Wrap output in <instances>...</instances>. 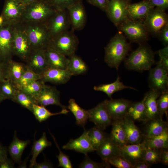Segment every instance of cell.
<instances>
[{
    "label": "cell",
    "mask_w": 168,
    "mask_h": 168,
    "mask_svg": "<svg viewBox=\"0 0 168 168\" xmlns=\"http://www.w3.org/2000/svg\"><path fill=\"white\" fill-rule=\"evenodd\" d=\"M103 131L96 126L88 130V134L94 151L98 149L107 136Z\"/></svg>",
    "instance_id": "38"
},
{
    "label": "cell",
    "mask_w": 168,
    "mask_h": 168,
    "mask_svg": "<svg viewBox=\"0 0 168 168\" xmlns=\"http://www.w3.org/2000/svg\"><path fill=\"white\" fill-rule=\"evenodd\" d=\"M69 112V111L66 109H62V110L59 112L52 113L47 109L45 106L35 104L33 106L32 112L36 119L40 122H42L46 120L52 116L60 114H66Z\"/></svg>",
    "instance_id": "37"
},
{
    "label": "cell",
    "mask_w": 168,
    "mask_h": 168,
    "mask_svg": "<svg viewBox=\"0 0 168 168\" xmlns=\"http://www.w3.org/2000/svg\"><path fill=\"white\" fill-rule=\"evenodd\" d=\"M84 160L80 165L79 167L81 168H110V165L107 162L103 161L101 163L97 162L91 160L87 156L85 155Z\"/></svg>",
    "instance_id": "46"
},
{
    "label": "cell",
    "mask_w": 168,
    "mask_h": 168,
    "mask_svg": "<svg viewBox=\"0 0 168 168\" xmlns=\"http://www.w3.org/2000/svg\"><path fill=\"white\" fill-rule=\"evenodd\" d=\"M155 54L150 47L146 43L140 44L125 58L124 66L130 70L139 72L149 70L155 63Z\"/></svg>",
    "instance_id": "2"
},
{
    "label": "cell",
    "mask_w": 168,
    "mask_h": 168,
    "mask_svg": "<svg viewBox=\"0 0 168 168\" xmlns=\"http://www.w3.org/2000/svg\"><path fill=\"white\" fill-rule=\"evenodd\" d=\"M160 149L146 148L141 160L152 165L160 162Z\"/></svg>",
    "instance_id": "42"
},
{
    "label": "cell",
    "mask_w": 168,
    "mask_h": 168,
    "mask_svg": "<svg viewBox=\"0 0 168 168\" xmlns=\"http://www.w3.org/2000/svg\"><path fill=\"white\" fill-rule=\"evenodd\" d=\"M102 102L113 121L122 119L125 117L128 109L132 102L124 99L111 98Z\"/></svg>",
    "instance_id": "17"
},
{
    "label": "cell",
    "mask_w": 168,
    "mask_h": 168,
    "mask_svg": "<svg viewBox=\"0 0 168 168\" xmlns=\"http://www.w3.org/2000/svg\"><path fill=\"white\" fill-rule=\"evenodd\" d=\"M59 96L60 92L55 87L45 85L33 98L36 104L45 107L50 105H55L60 106L62 109L67 108V106L61 103Z\"/></svg>",
    "instance_id": "13"
},
{
    "label": "cell",
    "mask_w": 168,
    "mask_h": 168,
    "mask_svg": "<svg viewBox=\"0 0 168 168\" xmlns=\"http://www.w3.org/2000/svg\"><path fill=\"white\" fill-rule=\"evenodd\" d=\"M45 82L40 79L34 81L19 89L32 97L38 94L44 86Z\"/></svg>",
    "instance_id": "43"
},
{
    "label": "cell",
    "mask_w": 168,
    "mask_h": 168,
    "mask_svg": "<svg viewBox=\"0 0 168 168\" xmlns=\"http://www.w3.org/2000/svg\"><path fill=\"white\" fill-rule=\"evenodd\" d=\"M26 62L27 68L40 76L49 68L45 49H32Z\"/></svg>",
    "instance_id": "16"
},
{
    "label": "cell",
    "mask_w": 168,
    "mask_h": 168,
    "mask_svg": "<svg viewBox=\"0 0 168 168\" xmlns=\"http://www.w3.org/2000/svg\"><path fill=\"white\" fill-rule=\"evenodd\" d=\"M120 155L124 157L133 165L136 161L142 159L146 148L144 144L141 142L128 144L119 147Z\"/></svg>",
    "instance_id": "22"
},
{
    "label": "cell",
    "mask_w": 168,
    "mask_h": 168,
    "mask_svg": "<svg viewBox=\"0 0 168 168\" xmlns=\"http://www.w3.org/2000/svg\"><path fill=\"white\" fill-rule=\"evenodd\" d=\"M30 143L29 140H22L18 138L16 131H15L13 140L8 147L9 153L14 162L19 164L21 162L23 151Z\"/></svg>",
    "instance_id": "28"
},
{
    "label": "cell",
    "mask_w": 168,
    "mask_h": 168,
    "mask_svg": "<svg viewBox=\"0 0 168 168\" xmlns=\"http://www.w3.org/2000/svg\"><path fill=\"white\" fill-rule=\"evenodd\" d=\"M142 142L146 148H168V129L159 135L144 138Z\"/></svg>",
    "instance_id": "32"
},
{
    "label": "cell",
    "mask_w": 168,
    "mask_h": 168,
    "mask_svg": "<svg viewBox=\"0 0 168 168\" xmlns=\"http://www.w3.org/2000/svg\"><path fill=\"white\" fill-rule=\"evenodd\" d=\"M131 49L130 44L127 42L123 33L119 31L110 39L105 48V62L109 67L118 70Z\"/></svg>",
    "instance_id": "1"
},
{
    "label": "cell",
    "mask_w": 168,
    "mask_h": 168,
    "mask_svg": "<svg viewBox=\"0 0 168 168\" xmlns=\"http://www.w3.org/2000/svg\"><path fill=\"white\" fill-rule=\"evenodd\" d=\"M14 167V162L7 157L0 162V168H12Z\"/></svg>",
    "instance_id": "53"
},
{
    "label": "cell",
    "mask_w": 168,
    "mask_h": 168,
    "mask_svg": "<svg viewBox=\"0 0 168 168\" xmlns=\"http://www.w3.org/2000/svg\"><path fill=\"white\" fill-rule=\"evenodd\" d=\"M48 0L26 5L21 22H45L57 11Z\"/></svg>",
    "instance_id": "4"
},
{
    "label": "cell",
    "mask_w": 168,
    "mask_h": 168,
    "mask_svg": "<svg viewBox=\"0 0 168 168\" xmlns=\"http://www.w3.org/2000/svg\"><path fill=\"white\" fill-rule=\"evenodd\" d=\"M51 142L47 138L46 133L43 132L41 137L38 140H34L31 149L32 158L30 161V168H33L39 154L46 147H50Z\"/></svg>",
    "instance_id": "35"
},
{
    "label": "cell",
    "mask_w": 168,
    "mask_h": 168,
    "mask_svg": "<svg viewBox=\"0 0 168 168\" xmlns=\"http://www.w3.org/2000/svg\"><path fill=\"white\" fill-rule=\"evenodd\" d=\"M64 10H57L45 22L51 38L66 31L68 21Z\"/></svg>",
    "instance_id": "15"
},
{
    "label": "cell",
    "mask_w": 168,
    "mask_h": 168,
    "mask_svg": "<svg viewBox=\"0 0 168 168\" xmlns=\"http://www.w3.org/2000/svg\"><path fill=\"white\" fill-rule=\"evenodd\" d=\"M87 111L88 119L101 129L104 130L112 124L113 120L103 102Z\"/></svg>",
    "instance_id": "14"
},
{
    "label": "cell",
    "mask_w": 168,
    "mask_h": 168,
    "mask_svg": "<svg viewBox=\"0 0 168 168\" xmlns=\"http://www.w3.org/2000/svg\"><path fill=\"white\" fill-rule=\"evenodd\" d=\"M67 108L74 116L77 125L84 127L88 119L87 110L79 106L73 99H70L68 101Z\"/></svg>",
    "instance_id": "34"
},
{
    "label": "cell",
    "mask_w": 168,
    "mask_h": 168,
    "mask_svg": "<svg viewBox=\"0 0 168 168\" xmlns=\"http://www.w3.org/2000/svg\"><path fill=\"white\" fill-rule=\"evenodd\" d=\"M153 8L150 5L147 0H143L133 4L129 3L127 7L128 18L133 20H141L145 19Z\"/></svg>",
    "instance_id": "23"
},
{
    "label": "cell",
    "mask_w": 168,
    "mask_h": 168,
    "mask_svg": "<svg viewBox=\"0 0 168 168\" xmlns=\"http://www.w3.org/2000/svg\"><path fill=\"white\" fill-rule=\"evenodd\" d=\"M89 2L102 10L105 11L109 0H88Z\"/></svg>",
    "instance_id": "51"
},
{
    "label": "cell",
    "mask_w": 168,
    "mask_h": 168,
    "mask_svg": "<svg viewBox=\"0 0 168 168\" xmlns=\"http://www.w3.org/2000/svg\"><path fill=\"white\" fill-rule=\"evenodd\" d=\"M47 62L49 68L67 69L69 58L50 46L45 49Z\"/></svg>",
    "instance_id": "21"
},
{
    "label": "cell",
    "mask_w": 168,
    "mask_h": 168,
    "mask_svg": "<svg viewBox=\"0 0 168 168\" xmlns=\"http://www.w3.org/2000/svg\"><path fill=\"white\" fill-rule=\"evenodd\" d=\"M26 5L41 0H21Z\"/></svg>",
    "instance_id": "60"
},
{
    "label": "cell",
    "mask_w": 168,
    "mask_h": 168,
    "mask_svg": "<svg viewBox=\"0 0 168 168\" xmlns=\"http://www.w3.org/2000/svg\"><path fill=\"white\" fill-rule=\"evenodd\" d=\"M156 64L155 67L149 70V87L150 89L161 94L168 91V71L163 66L160 60Z\"/></svg>",
    "instance_id": "9"
},
{
    "label": "cell",
    "mask_w": 168,
    "mask_h": 168,
    "mask_svg": "<svg viewBox=\"0 0 168 168\" xmlns=\"http://www.w3.org/2000/svg\"><path fill=\"white\" fill-rule=\"evenodd\" d=\"M168 148H161L160 149V162L163 164L168 165Z\"/></svg>",
    "instance_id": "52"
},
{
    "label": "cell",
    "mask_w": 168,
    "mask_h": 168,
    "mask_svg": "<svg viewBox=\"0 0 168 168\" xmlns=\"http://www.w3.org/2000/svg\"><path fill=\"white\" fill-rule=\"evenodd\" d=\"M107 162L110 165L117 168H133L131 163L121 155L112 158Z\"/></svg>",
    "instance_id": "47"
},
{
    "label": "cell",
    "mask_w": 168,
    "mask_h": 168,
    "mask_svg": "<svg viewBox=\"0 0 168 168\" xmlns=\"http://www.w3.org/2000/svg\"><path fill=\"white\" fill-rule=\"evenodd\" d=\"M129 89L136 90L133 87L125 85L120 81V78L118 76L116 80L113 82L109 84H102L94 86V89L97 91H100L105 93L110 99L113 94L115 92L125 89Z\"/></svg>",
    "instance_id": "33"
},
{
    "label": "cell",
    "mask_w": 168,
    "mask_h": 168,
    "mask_svg": "<svg viewBox=\"0 0 168 168\" xmlns=\"http://www.w3.org/2000/svg\"><path fill=\"white\" fill-rule=\"evenodd\" d=\"M5 100V99L4 97H3V96H2L0 91V104L2 101Z\"/></svg>",
    "instance_id": "62"
},
{
    "label": "cell",
    "mask_w": 168,
    "mask_h": 168,
    "mask_svg": "<svg viewBox=\"0 0 168 168\" xmlns=\"http://www.w3.org/2000/svg\"><path fill=\"white\" fill-rule=\"evenodd\" d=\"M157 36L165 46L168 45V25L164 27L159 32Z\"/></svg>",
    "instance_id": "50"
},
{
    "label": "cell",
    "mask_w": 168,
    "mask_h": 168,
    "mask_svg": "<svg viewBox=\"0 0 168 168\" xmlns=\"http://www.w3.org/2000/svg\"><path fill=\"white\" fill-rule=\"evenodd\" d=\"M127 0L128 2V3H130V2H131V0Z\"/></svg>",
    "instance_id": "63"
},
{
    "label": "cell",
    "mask_w": 168,
    "mask_h": 168,
    "mask_svg": "<svg viewBox=\"0 0 168 168\" xmlns=\"http://www.w3.org/2000/svg\"><path fill=\"white\" fill-rule=\"evenodd\" d=\"M12 101L19 104L31 112L34 105L36 104L33 97L22 90L18 89Z\"/></svg>",
    "instance_id": "39"
},
{
    "label": "cell",
    "mask_w": 168,
    "mask_h": 168,
    "mask_svg": "<svg viewBox=\"0 0 168 168\" xmlns=\"http://www.w3.org/2000/svg\"><path fill=\"white\" fill-rule=\"evenodd\" d=\"M6 22L3 16L1 14L0 15V27L2 26Z\"/></svg>",
    "instance_id": "61"
},
{
    "label": "cell",
    "mask_w": 168,
    "mask_h": 168,
    "mask_svg": "<svg viewBox=\"0 0 168 168\" xmlns=\"http://www.w3.org/2000/svg\"><path fill=\"white\" fill-rule=\"evenodd\" d=\"M50 133L59 151L58 155L57 156L59 162L58 166L63 168H72V166L69 156L61 151L54 136L50 132Z\"/></svg>",
    "instance_id": "45"
},
{
    "label": "cell",
    "mask_w": 168,
    "mask_h": 168,
    "mask_svg": "<svg viewBox=\"0 0 168 168\" xmlns=\"http://www.w3.org/2000/svg\"><path fill=\"white\" fill-rule=\"evenodd\" d=\"M32 50L28 37L20 22L14 25L13 37L14 54L26 62Z\"/></svg>",
    "instance_id": "7"
},
{
    "label": "cell",
    "mask_w": 168,
    "mask_h": 168,
    "mask_svg": "<svg viewBox=\"0 0 168 168\" xmlns=\"http://www.w3.org/2000/svg\"><path fill=\"white\" fill-rule=\"evenodd\" d=\"M14 25L5 22L0 27V64H5L12 59L14 55L13 51Z\"/></svg>",
    "instance_id": "6"
},
{
    "label": "cell",
    "mask_w": 168,
    "mask_h": 168,
    "mask_svg": "<svg viewBox=\"0 0 168 168\" xmlns=\"http://www.w3.org/2000/svg\"><path fill=\"white\" fill-rule=\"evenodd\" d=\"M112 130L109 137L112 141L119 147L128 144L121 119L113 120Z\"/></svg>",
    "instance_id": "31"
},
{
    "label": "cell",
    "mask_w": 168,
    "mask_h": 168,
    "mask_svg": "<svg viewBox=\"0 0 168 168\" xmlns=\"http://www.w3.org/2000/svg\"><path fill=\"white\" fill-rule=\"evenodd\" d=\"M76 37L67 31L51 38L49 46L66 56L75 54L77 46Z\"/></svg>",
    "instance_id": "8"
},
{
    "label": "cell",
    "mask_w": 168,
    "mask_h": 168,
    "mask_svg": "<svg viewBox=\"0 0 168 168\" xmlns=\"http://www.w3.org/2000/svg\"><path fill=\"white\" fill-rule=\"evenodd\" d=\"M5 79V64L0 63V82Z\"/></svg>",
    "instance_id": "58"
},
{
    "label": "cell",
    "mask_w": 168,
    "mask_h": 168,
    "mask_svg": "<svg viewBox=\"0 0 168 168\" xmlns=\"http://www.w3.org/2000/svg\"><path fill=\"white\" fill-rule=\"evenodd\" d=\"M152 165L142 160H139L136 161L133 165V168H148Z\"/></svg>",
    "instance_id": "54"
},
{
    "label": "cell",
    "mask_w": 168,
    "mask_h": 168,
    "mask_svg": "<svg viewBox=\"0 0 168 168\" xmlns=\"http://www.w3.org/2000/svg\"><path fill=\"white\" fill-rule=\"evenodd\" d=\"M57 10H64L77 2V0H48Z\"/></svg>",
    "instance_id": "48"
},
{
    "label": "cell",
    "mask_w": 168,
    "mask_h": 168,
    "mask_svg": "<svg viewBox=\"0 0 168 168\" xmlns=\"http://www.w3.org/2000/svg\"><path fill=\"white\" fill-rule=\"evenodd\" d=\"M160 58L168 57V45L165 46L164 48L159 50L157 52Z\"/></svg>",
    "instance_id": "57"
},
{
    "label": "cell",
    "mask_w": 168,
    "mask_h": 168,
    "mask_svg": "<svg viewBox=\"0 0 168 168\" xmlns=\"http://www.w3.org/2000/svg\"><path fill=\"white\" fill-rule=\"evenodd\" d=\"M40 75L27 68L19 80L14 85L17 89H19L34 81L40 79Z\"/></svg>",
    "instance_id": "41"
},
{
    "label": "cell",
    "mask_w": 168,
    "mask_h": 168,
    "mask_svg": "<svg viewBox=\"0 0 168 168\" xmlns=\"http://www.w3.org/2000/svg\"><path fill=\"white\" fill-rule=\"evenodd\" d=\"M145 123V133L143 134L144 138L159 135L168 129L167 123L160 117L149 120Z\"/></svg>",
    "instance_id": "29"
},
{
    "label": "cell",
    "mask_w": 168,
    "mask_h": 168,
    "mask_svg": "<svg viewBox=\"0 0 168 168\" xmlns=\"http://www.w3.org/2000/svg\"><path fill=\"white\" fill-rule=\"evenodd\" d=\"M7 149L0 143V162L7 157Z\"/></svg>",
    "instance_id": "56"
},
{
    "label": "cell",
    "mask_w": 168,
    "mask_h": 168,
    "mask_svg": "<svg viewBox=\"0 0 168 168\" xmlns=\"http://www.w3.org/2000/svg\"><path fill=\"white\" fill-rule=\"evenodd\" d=\"M20 23L28 37L32 50L45 49L49 46L51 37L45 22Z\"/></svg>",
    "instance_id": "3"
},
{
    "label": "cell",
    "mask_w": 168,
    "mask_h": 168,
    "mask_svg": "<svg viewBox=\"0 0 168 168\" xmlns=\"http://www.w3.org/2000/svg\"><path fill=\"white\" fill-rule=\"evenodd\" d=\"M17 90L14 83L9 80L5 79L0 82V91L5 100L12 101Z\"/></svg>",
    "instance_id": "40"
},
{
    "label": "cell",
    "mask_w": 168,
    "mask_h": 168,
    "mask_svg": "<svg viewBox=\"0 0 168 168\" xmlns=\"http://www.w3.org/2000/svg\"><path fill=\"white\" fill-rule=\"evenodd\" d=\"M70 19L74 29L79 30L84 26L86 21L85 12L82 3L77 2L67 8Z\"/></svg>",
    "instance_id": "24"
},
{
    "label": "cell",
    "mask_w": 168,
    "mask_h": 168,
    "mask_svg": "<svg viewBox=\"0 0 168 168\" xmlns=\"http://www.w3.org/2000/svg\"><path fill=\"white\" fill-rule=\"evenodd\" d=\"M118 28L132 42L140 45L145 43L149 38V34L141 20L128 18L122 22Z\"/></svg>",
    "instance_id": "5"
},
{
    "label": "cell",
    "mask_w": 168,
    "mask_h": 168,
    "mask_svg": "<svg viewBox=\"0 0 168 168\" xmlns=\"http://www.w3.org/2000/svg\"><path fill=\"white\" fill-rule=\"evenodd\" d=\"M143 23L149 34L157 36L162 28L168 25V15L165 11L154 8L148 13Z\"/></svg>",
    "instance_id": "10"
},
{
    "label": "cell",
    "mask_w": 168,
    "mask_h": 168,
    "mask_svg": "<svg viewBox=\"0 0 168 168\" xmlns=\"http://www.w3.org/2000/svg\"><path fill=\"white\" fill-rule=\"evenodd\" d=\"M157 105L160 116L161 118L167 114L168 108V92L161 94L157 100Z\"/></svg>",
    "instance_id": "44"
},
{
    "label": "cell",
    "mask_w": 168,
    "mask_h": 168,
    "mask_svg": "<svg viewBox=\"0 0 168 168\" xmlns=\"http://www.w3.org/2000/svg\"><path fill=\"white\" fill-rule=\"evenodd\" d=\"M96 151L103 161L107 162L112 158L120 155L119 147L112 141L109 136H108Z\"/></svg>",
    "instance_id": "27"
},
{
    "label": "cell",
    "mask_w": 168,
    "mask_h": 168,
    "mask_svg": "<svg viewBox=\"0 0 168 168\" xmlns=\"http://www.w3.org/2000/svg\"><path fill=\"white\" fill-rule=\"evenodd\" d=\"M127 0H109L105 12L109 18L117 27L128 19Z\"/></svg>",
    "instance_id": "11"
},
{
    "label": "cell",
    "mask_w": 168,
    "mask_h": 168,
    "mask_svg": "<svg viewBox=\"0 0 168 168\" xmlns=\"http://www.w3.org/2000/svg\"><path fill=\"white\" fill-rule=\"evenodd\" d=\"M53 167V166L51 163L46 160L41 163H38L36 162L33 166V168H52Z\"/></svg>",
    "instance_id": "55"
},
{
    "label": "cell",
    "mask_w": 168,
    "mask_h": 168,
    "mask_svg": "<svg viewBox=\"0 0 168 168\" xmlns=\"http://www.w3.org/2000/svg\"><path fill=\"white\" fill-rule=\"evenodd\" d=\"M152 7L165 11L168 8V0H147Z\"/></svg>",
    "instance_id": "49"
},
{
    "label": "cell",
    "mask_w": 168,
    "mask_h": 168,
    "mask_svg": "<svg viewBox=\"0 0 168 168\" xmlns=\"http://www.w3.org/2000/svg\"><path fill=\"white\" fill-rule=\"evenodd\" d=\"M27 68L26 64L11 59L5 64L6 79L10 80L15 84Z\"/></svg>",
    "instance_id": "26"
},
{
    "label": "cell",
    "mask_w": 168,
    "mask_h": 168,
    "mask_svg": "<svg viewBox=\"0 0 168 168\" xmlns=\"http://www.w3.org/2000/svg\"><path fill=\"white\" fill-rule=\"evenodd\" d=\"M40 76V79L45 83L62 84L68 81L72 75L67 69L49 68Z\"/></svg>",
    "instance_id": "19"
},
{
    "label": "cell",
    "mask_w": 168,
    "mask_h": 168,
    "mask_svg": "<svg viewBox=\"0 0 168 168\" xmlns=\"http://www.w3.org/2000/svg\"><path fill=\"white\" fill-rule=\"evenodd\" d=\"M29 157H28L24 161L22 162H21L19 164L18 166L19 168H27V162Z\"/></svg>",
    "instance_id": "59"
},
{
    "label": "cell",
    "mask_w": 168,
    "mask_h": 168,
    "mask_svg": "<svg viewBox=\"0 0 168 168\" xmlns=\"http://www.w3.org/2000/svg\"><path fill=\"white\" fill-rule=\"evenodd\" d=\"M146 95L140 101L132 102L128 107L125 117L133 121H143L144 122L146 118V110L144 101Z\"/></svg>",
    "instance_id": "30"
},
{
    "label": "cell",
    "mask_w": 168,
    "mask_h": 168,
    "mask_svg": "<svg viewBox=\"0 0 168 168\" xmlns=\"http://www.w3.org/2000/svg\"><path fill=\"white\" fill-rule=\"evenodd\" d=\"M62 148L65 150H73L85 155L94 151L88 134V130H85L82 134L75 139H71Z\"/></svg>",
    "instance_id": "18"
},
{
    "label": "cell",
    "mask_w": 168,
    "mask_h": 168,
    "mask_svg": "<svg viewBox=\"0 0 168 168\" xmlns=\"http://www.w3.org/2000/svg\"><path fill=\"white\" fill-rule=\"evenodd\" d=\"M161 94L158 91L151 89L145 94L146 118L144 123L152 119L161 117L157 105V100Z\"/></svg>",
    "instance_id": "20"
},
{
    "label": "cell",
    "mask_w": 168,
    "mask_h": 168,
    "mask_svg": "<svg viewBox=\"0 0 168 168\" xmlns=\"http://www.w3.org/2000/svg\"><path fill=\"white\" fill-rule=\"evenodd\" d=\"M67 69L72 76L81 75L85 73L88 70L86 63L75 54L69 57Z\"/></svg>",
    "instance_id": "36"
},
{
    "label": "cell",
    "mask_w": 168,
    "mask_h": 168,
    "mask_svg": "<svg viewBox=\"0 0 168 168\" xmlns=\"http://www.w3.org/2000/svg\"><path fill=\"white\" fill-rule=\"evenodd\" d=\"M26 6L21 0H5L1 14L6 22L15 25L20 22Z\"/></svg>",
    "instance_id": "12"
},
{
    "label": "cell",
    "mask_w": 168,
    "mask_h": 168,
    "mask_svg": "<svg viewBox=\"0 0 168 168\" xmlns=\"http://www.w3.org/2000/svg\"><path fill=\"white\" fill-rule=\"evenodd\" d=\"M128 144H134L142 142V135L138 128L131 119L125 117L121 119Z\"/></svg>",
    "instance_id": "25"
}]
</instances>
